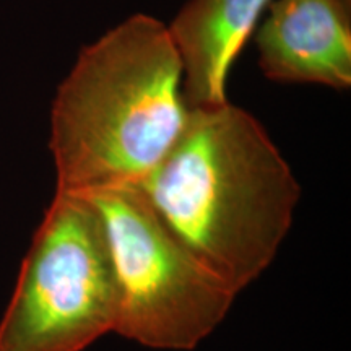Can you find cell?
Wrapping results in <instances>:
<instances>
[{
    "instance_id": "obj_1",
    "label": "cell",
    "mask_w": 351,
    "mask_h": 351,
    "mask_svg": "<svg viewBox=\"0 0 351 351\" xmlns=\"http://www.w3.org/2000/svg\"><path fill=\"white\" fill-rule=\"evenodd\" d=\"M174 238L238 295L267 270L301 187L252 114L191 109L178 142L138 186Z\"/></svg>"
},
{
    "instance_id": "obj_2",
    "label": "cell",
    "mask_w": 351,
    "mask_h": 351,
    "mask_svg": "<svg viewBox=\"0 0 351 351\" xmlns=\"http://www.w3.org/2000/svg\"><path fill=\"white\" fill-rule=\"evenodd\" d=\"M182 62L168 26L132 15L78 54L56 91L49 148L59 194L140 186L186 127Z\"/></svg>"
},
{
    "instance_id": "obj_3",
    "label": "cell",
    "mask_w": 351,
    "mask_h": 351,
    "mask_svg": "<svg viewBox=\"0 0 351 351\" xmlns=\"http://www.w3.org/2000/svg\"><path fill=\"white\" fill-rule=\"evenodd\" d=\"M121 291L93 202L56 192L21 265L0 351H83L116 332Z\"/></svg>"
},
{
    "instance_id": "obj_4",
    "label": "cell",
    "mask_w": 351,
    "mask_h": 351,
    "mask_svg": "<svg viewBox=\"0 0 351 351\" xmlns=\"http://www.w3.org/2000/svg\"><path fill=\"white\" fill-rule=\"evenodd\" d=\"M106 226L121 291L116 333L191 351L230 313L236 293L174 238L138 186L88 195Z\"/></svg>"
},
{
    "instance_id": "obj_5",
    "label": "cell",
    "mask_w": 351,
    "mask_h": 351,
    "mask_svg": "<svg viewBox=\"0 0 351 351\" xmlns=\"http://www.w3.org/2000/svg\"><path fill=\"white\" fill-rule=\"evenodd\" d=\"M256 33L258 65L278 83L351 86V7L343 0H271Z\"/></svg>"
},
{
    "instance_id": "obj_6",
    "label": "cell",
    "mask_w": 351,
    "mask_h": 351,
    "mask_svg": "<svg viewBox=\"0 0 351 351\" xmlns=\"http://www.w3.org/2000/svg\"><path fill=\"white\" fill-rule=\"evenodd\" d=\"M271 0H187L168 26L182 62V93L191 109L226 103L236 57Z\"/></svg>"
},
{
    "instance_id": "obj_7",
    "label": "cell",
    "mask_w": 351,
    "mask_h": 351,
    "mask_svg": "<svg viewBox=\"0 0 351 351\" xmlns=\"http://www.w3.org/2000/svg\"><path fill=\"white\" fill-rule=\"evenodd\" d=\"M343 2L346 3V5H350V7H351V0H343Z\"/></svg>"
}]
</instances>
